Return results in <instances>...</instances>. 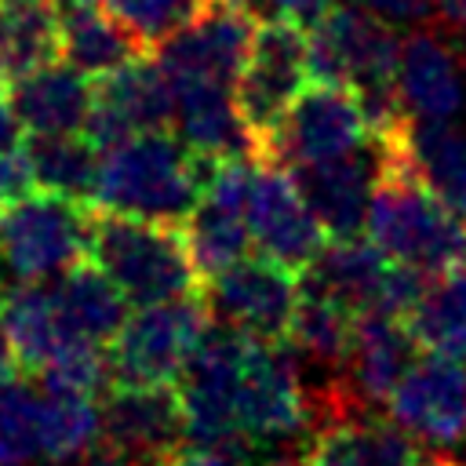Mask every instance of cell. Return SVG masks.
Listing matches in <instances>:
<instances>
[{
    "label": "cell",
    "instance_id": "4316f807",
    "mask_svg": "<svg viewBox=\"0 0 466 466\" xmlns=\"http://www.w3.org/2000/svg\"><path fill=\"white\" fill-rule=\"evenodd\" d=\"M404 149L426 182L466 218V131L448 120H411Z\"/></svg>",
    "mask_w": 466,
    "mask_h": 466
},
{
    "label": "cell",
    "instance_id": "3957f363",
    "mask_svg": "<svg viewBox=\"0 0 466 466\" xmlns=\"http://www.w3.org/2000/svg\"><path fill=\"white\" fill-rule=\"evenodd\" d=\"M215 164L218 160L200 157L186 138L146 131L102 153L95 204L116 215L178 226L204 197Z\"/></svg>",
    "mask_w": 466,
    "mask_h": 466
},
{
    "label": "cell",
    "instance_id": "6da1fadb",
    "mask_svg": "<svg viewBox=\"0 0 466 466\" xmlns=\"http://www.w3.org/2000/svg\"><path fill=\"white\" fill-rule=\"evenodd\" d=\"M411 124V120H408ZM379 178L364 233L393 262L426 277L466 262V218L426 182L404 149V127L375 142Z\"/></svg>",
    "mask_w": 466,
    "mask_h": 466
},
{
    "label": "cell",
    "instance_id": "cb8c5ba5",
    "mask_svg": "<svg viewBox=\"0 0 466 466\" xmlns=\"http://www.w3.org/2000/svg\"><path fill=\"white\" fill-rule=\"evenodd\" d=\"M66 25V58L87 76H102L120 69L124 62L146 55L124 25L102 7V0H62Z\"/></svg>",
    "mask_w": 466,
    "mask_h": 466
},
{
    "label": "cell",
    "instance_id": "e575fe53",
    "mask_svg": "<svg viewBox=\"0 0 466 466\" xmlns=\"http://www.w3.org/2000/svg\"><path fill=\"white\" fill-rule=\"evenodd\" d=\"M153 466H240L237 459H229L226 451L218 448H204V444H189V448H175L167 451L160 462Z\"/></svg>",
    "mask_w": 466,
    "mask_h": 466
},
{
    "label": "cell",
    "instance_id": "8fae6325",
    "mask_svg": "<svg viewBox=\"0 0 466 466\" xmlns=\"http://www.w3.org/2000/svg\"><path fill=\"white\" fill-rule=\"evenodd\" d=\"M251 175L255 171L244 164V157L218 160L211 178H208L204 197L197 200V208L189 211V218L182 226L200 280H211L215 273L229 269L233 262L248 258V248H251V218H248Z\"/></svg>",
    "mask_w": 466,
    "mask_h": 466
},
{
    "label": "cell",
    "instance_id": "7c38bea8",
    "mask_svg": "<svg viewBox=\"0 0 466 466\" xmlns=\"http://www.w3.org/2000/svg\"><path fill=\"white\" fill-rule=\"evenodd\" d=\"M175 120V95L157 58H131L113 73L95 76V106L84 135L106 153L135 135L167 131Z\"/></svg>",
    "mask_w": 466,
    "mask_h": 466
},
{
    "label": "cell",
    "instance_id": "7bdbcfd3",
    "mask_svg": "<svg viewBox=\"0 0 466 466\" xmlns=\"http://www.w3.org/2000/svg\"><path fill=\"white\" fill-rule=\"evenodd\" d=\"M7 80H11V76H7V69H4V62H0V95H4V87H7Z\"/></svg>",
    "mask_w": 466,
    "mask_h": 466
},
{
    "label": "cell",
    "instance_id": "30bf717a",
    "mask_svg": "<svg viewBox=\"0 0 466 466\" xmlns=\"http://www.w3.org/2000/svg\"><path fill=\"white\" fill-rule=\"evenodd\" d=\"M251 18L229 0H211L182 33L157 47V66L164 69L171 95L178 87L222 84L237 87V76L251 51Z\"/></svg>",
    "mask_w": 466,
    "mask_h": 466
},
{
    "label": "cell",
    "instance_id": "d4e9b609",
    "mask_svg": "<svg viewBox=\"0 0 466 466\" xmlns=\"http://www.w3.org/2000/svg\"><path fill=\"white\" fill-rule=\"evenodd\" d=\"M0 313H4L22 375L36 379L47 368V360L62 350V331H58L51 291L29 280H11L0 291Z\"/></svg>",
    "mask_w": 466,
    "mask_h": 466
},
{
    "label": "cell",
    "instance_id": "1f68e13d",
    "mask_svg": "<svg viewBox=\"0 0 466 466\" xmlns=\"http://www.w3.org/2000/svg\"><path fill=\"white\" fill-rule=\"evenodd\" d=\"M208 4L211 0H102L142 51H157L164 40L182 33Z\"/></svg>",
    "mask_w": 466,
    "mask_h": 466
},
{
    "label": "cell",
    "instance_id": "ffe728a7",
    "mask_svg": "<svg viewBox=\"0 0 466 466\" xmlns=\"http://www.w3.org/2000/svg\"><path fill=\"white\" fill-rule=\"evenodd\" d=\"M55 317L62 331V346H98L109 350V342L127 324V295L116 288V280L91 258L62 273V280L51 291Z\"/></svg>",
    "mask_w": 466,
    "mask_h": 466
},
{
    "label": "cell",
    "instance_id": "2e32d148",
    "mask_svg": "<svg viewBox=\"0 0 466 466\" xmlns=\"http://www.w3.org/2000/svg\"><path fill=\"white\" fill-rule=\"evenodd\" d=\"M186 411L178 386H124L116 382L102 404V444L131 462H160L182 448Z\"/></svg>",
    "mask_w": 466,
    "mask_h": 466
},
{
    "label": "cell",
    "instance_id": "f546056e",
    "mask_svg": "<svg viewBox=\"0 0 466 466\" xmlns=\"http://www.w3.org/2000/svg\"><path fill=\"white\" fill-rule=\"evenodd\" d=\"M44 390V386H40ZM102 441V408L91 397L44 390L40 404V459L69 462Z\"/></svg>",
    "mask_w": 466,
    "mask_h": 466
},
{
    "label": "cell",
    "instance_id": "ba28073f",
    "mask_svg": "<svg viewBox=\"0 0 466 466\" xmlns=\"http://www.w3.org/2000/svg\"><path fill=\"white\" fill-rule=\"evenodd\" d=\"M204 299L211 306V317H218L222 324L258 342H288L302 299V280L291 266L269 255L240 258L208 280Z\"/></svg>",
    "mask_w": 466,
    "mask_h": 466
},
{
    "label": "cell",
    "instance_id": "52a82bcc",
    "mask_svg": "<svg viewBox=\"0 0 466 466\" xmlns=\"http://www.w3.org/2000/svg\"><path fill=\"white\" fill-rule=\"evenodd\" d=\"M368 138H371V124L360 98L346 87L317 80L313 87L299 91V98L288 106L277 127L262 138L258 160L295 171L306 164H320V160L364 149Z\"/></svg>",
    "mask_w": 466,
    "mask_h": 466
},
{
    "label": "cell",
    "instance_id": "ac0fdd59",
    "mask_svg": "<svg viewBox=\"0 0 466 466\" xmlns=\"http://www.w3.org/2000/svg\"><path fill=\"white\" fill-rule=\"evenodd\" d=\"M317 430L302 466H415L419 448L390 419H371L357 404L317 411Z\"/></svg>",
    "mask_w": 466,
    "mask_h": 466
},
{
    "label": "cell",
    "instance_id": "60d3db41",
    "mask_svg": "<svg viewBox=\"0 0 466 466\" xmlns=\"http://www.w3.org/2000/svg\"><path fill=\"white\" fill-rule=\"evenodd\" d=\"M415 466H462V462L451 459V455H419Z\"/></svg>",
    "mask_w": 466,
    "mask_h": 466
},
{
    "label": "cell",
    "instance_id": "5b68a950",
    "mask_svg": "<svg viewBox=\"0 0 466 466\" xmlns=\"http://www.w3.org/2000/svg\"><path fill=\"white\" fill-rule=\"evenodd\" d=\"M91 226L87 200L40 189L0 211V269L29 284L62 277L87 258Z\"/></svg>",
    "mask_w": 466,
    "mask_h": 466
},
{
    "label": "cell",
    "instance_id": "f35d334b",
    "mask_svg": "<svg viewBox=\"0 0 466 466\" xmlns=\"http://www.w3.org/2000/svg\"><path fill=\"white\" fill-rule=\"evenodd\" d=\"M433 4L441 7V15H444L448 22H455V25L466 29V0H433Z\"/></svg>",
    "mask_w": 466,
    "mask_h": 466
},
{
    "label": "cell",
    "instance_id": "44dd1931",
    "mask_svg": "<svg viewBox=\"0 0 466 466\" xmlns=\"http://www.w3.org/2000/svg\"><path fill=\"white\" fill-rule=\"evenodd\" d=\"M397 95L411 120H451L462 106V80L448 47L426 33L400 40Z\"/></svg>",
    "mask_w": 466,
    "mask_h": 466
},
{
    "label": "cell",
    "instance_id": "277c9868",
    "mask_svg": "<svg viewBox=\"0 0 466 466\" xmlns=\"http://www.w3.org/2000/svg\"><path fill=\"white\" fill-rule=\"evenodd\" d=\"M87 258L98 262L135 306H157L197 295V262L189 255L186 233L171 222L116 211L95 215Z\"/></svg>",
    "mask_w": 466,
    "mask_h": 466
},
{
    "label": "cell",
    "instance_id": "74e56055",
    "mask_svg": "<svg viewBox=\"0 0 466 466\" xmlns=\"http://www.w3.org/2000/svg\"><path fill=\"white\" fill-rule=\"evenodd\" d=\"M84 466H135V462H131L127 455H120V451H113V448H106V444H102L95 455H87V462H84Z\"/></svg>",
    "mask_w": 466,
    "mask_h": 466
},
{
    "label": "cell",
    "instance_id": "603a6c76",
    "mask_svg": "<svg viewBox=\"0 0 466 466\" xmlns=\"http://www.w3.org/2000/svg\"><path fill=\"white\" fill-rule=\"evenodd\" d=\"M66 55L62 0H0V62L11 80Z\"/></svg>",
    "mask_w": 466,
    "mask_h": 466
},
{
    "label": "cell",
    "instance_id": "f1b7e54d",
    "mask_svg": "<svg viewBox=\"0 0 466 466\" xmlns=\"http://www.w3.org/2000/svg\"><path fill=\"white\" fill-rule=\"evenodd\" d=\"M357 317L360 313H353L346 302L302 284V299H299L288 342H295V350L313 357L317 364H346Z\"/></svg>",
    "mask_w": 466,
    "mask_h": 466
},
{
    "label": "cell",
    "instance_id": "9a60e30c",
    "mask_svg": "<svg viewBox=\"0 0 466 466\" xmlns=\"http://www.w3.org/2000/svg\"><path fill=\"white\" fill-rule=\"evenodd\" d=\"M390 419L430 444H451L466 433V364L426 353L408 368L386 400Z\"/></svg>",
    "mask_w": 466,
    "mask_h": 466
},
{
    "label": "cell",
    "instance_id": "8d00e7d4",
    "mask_svg": "<svg viewBox=\"0 0 466 466\" xmlns=\"http://www.w3.org/2000/svg\"><path fill=\"white\" fill-rule=\"evenodd\" d=\"M18 375H22V368H18V357H15V346H11V335H7L4 313H0V382L18 379Z\"/></svg>",
    "mask_w": 466,
    "mask_h": 466
},
{
    "label": "cell",
    "instance_id": "9c48e42d",
    "mask_svg": "<svg viewBox=\"0 0 466 466\" xmlns=\"http://www.w3.org/2000/svg\"><path fill=\"white\" fill-rule=\"evenodd\" d=\"M306 80H313L306 29L295 22H258L248 62L237 76V106L258 146L299 98Z\"/></svg>",
    "mask_w": 466,
    "mask_h": 466
},
{
    "label": "cell",
    "instance_id": "5bb4252c",
    "mask_svg": "<svg viewBox=\"0 0 466 466\" xmlns=\"http://www.w3.org/2000/svg\"><path fill=\"white\" fill-rule=\"evenodd\" d=\"M309 415V397L299 386L295 364L280 350V342L251 339L240 382H237V426L240 433L258 444L273 437H288L302 430Z\"/></svg>",
    "mask_w": 466,
    "mask_h": 466
},
{
    "label": "cell",
    "instance_id": "d6986e66",
    "mask_svg": "<svg viewBox=\"0 0 466 466\" xmlns=\"http://www.w3.org/2000/svg\"><path fill=\"white\" fill-rule=\"evenodd\" d=\"M95 76L73 62H51L15 80L11 109L25 135H84L95 106Z\"/></svg>",
    "mask_w": 466,
    "mask_h": 466
},
{
    "label": "cell",
    "instance_id": "7402d4cb",
    "mask_svg": "<svg viewBox=\"0 0 466 466\" xmlns=\"http://www.w3.org/2000/svg\"><path fill=\"white\" fill-rule=\"evenodd\" d=\"M415 350H419V342H415V335L408 331V324L400 317L360 313L357 331H353V346H350V357H346L360 397L386 404L390 393L397 390V382L415 364Z\"/></svg>",
    "mask_w": 466,
    "mask_h": 466
},
{
    "label": "cell",
    "instance_id": "484cf974",
    "mask_svg": "<svg viewBox=\"0 0 466 466\" xmlns=\"http://www.w3.org/2000/svg\"><path fill=\"white\" fill-rule=\"evenodd\" d=\"M419 350L437 357H466V262L426 280L419 302L404 317Z\"/></svg>",
    "mask_w": 466,
    "mask_h": 466
},
{
    "label": "cell",
    "instance_id": "4fadbf2b",
    "mask_svg": "<svg viewBox=\"0 0 466 466\" xmlns=\"http://www.w3.org/2000/svg\"><path fill=\"white\" fill-rule=\"evenodd\" d=\"M248 218H251V240L258 244V251L291 269H306L328 244V233L309 211L299 182L284 175L280 164H269V160H262L258 171L251 175Z\"/></svg>",
    "mask_w": 466,
    "mask_h": 466
},
{
    "label": "cell",
    "instance_id": "7a4b0ae2",
    "mask_svg": "<svg viewBox=\"0 0 466 466\" xmlns=\"http://www.w3.org/2000/svg\"><path fill=\"white\" fill-rule=\"evenodd\" d=\"M309 40V76L320 84L346 87L360 98L371 142L397 135L408 127V113L397 95V58L400 40L379 15L364 7H331L317 25L306 33Z\"/></svg>",
    "mask_w": 466,
    "mask_h": 466
},
{
    "label": "cell",
    "instance_id": "e0dca14e",
    "mask_svg": "<svg viewBox=\"0 0 466 466\" xmlns=\"http://www.w3.org/2000/svg\"><path fill=\"white\" fill-rule=\"evenodd\" d=\"M291 178L299 182L328 240L360 237L368 222L375 178H379V149L375 153L353 149V153H342L320 164H306V167H295Z\"/></svg>",
    "mask_w": 466,
    "mask_h": 466
},
{
    "label": "cell",
    "instance_id": "83f0119b",
    "mask_svg": "<svg viewBox=\"0 0 466 466\" xmlns=\"http://www.w3.org/2000/svg\"><path fill=\"white\" fill-rule=\"evenodd\" d=\"M36 182L47 193H66L76 200H95L102 149L87 135H25Z\"/></svg>",
    "mask_w": 466,
    "mask_h": 466
},
{
    "label": "cell",
    "instance_id": "d6a6232c",
    "mask_svg": "<svg viewBox=\"0 0 466 466\" xmlns=\"http://www.w3.org/2000/svg\"><path fill=\"white\" fill-rule=\"evenodd\" d=\"M40 189L29 138H7L0 142V211L15 208L18 200L33 197Z\"/></svg>",
    "mask_w": 466,
    "mask_h": 466
},
{
    "label": "cell",
    "instance_id": "d590c367",
    "mask_svg": "<svg viewBox=\"0 0 466 466\" xmlns=\"http://www.w3.org/2000/svg\"><path fill=\"white\" fill-rule=\"evenodd\" d=\"M353 4L379 18H393V22H415L430 11V0H353Z\"/></svg>",
    "mask_w": 466,
    "mask_h": 466
},
{
    "label": "cell",
    "instance_id": "4dcf8cb0",
    "mask_svg": "<svg viewBox=\"0 0 466 466\" xmlns=\"http://www.w3.org/2000/svg\"><path fill=\"white\" fill-rule=\"evenodd\" d=\"M40 404L44 390H33L22 379L0 382V466L40 459Z\"/></svg>",
    "mask_w": 466,
    "mask_h": 466
},
{
    "label": "cell",
    "instance_id": "ab89813d",
    "mask_svg": "<svg viewBox=\"0 0 466 466\" xmlns=\"http://www.w3.org/2000/svg\"><path fill=\"white\" fill-rule=\"evenodd\" d=\"M15 127H18V120H15V109H11V102L0 95V142L15 138Z\"/></svg>",
    "mask_w": 466,
    "mask_h": 466
},
{
    "label": "cell",
    "instance_id": "8992f818",
    "mask_svg": "<svg viewBox=\"0 0 466 466\" xmlns=\"http://www.w3.org/2000/svg\"><path fill=\"white\" fill-rule=\"evenodd\" d=\"M208 328L211 306L204 295L142 306L109 342V371L124 386H178Z\"/></svg>",
    "mask_w": 466,
    "mask_h": 466
},
{
    "label": "cell",
    "instance_id": "b9f144b4",
    "mask_svg": "<svg viewBox=\"0 0 466 466\" xmlns=\"http://www.w3.org/2000/svg\"><path fill=\"white\" fill-rule=\"evenodd\" d=\"M258 466H299V462H288V459H273V462H258Z\"/></svg>",
    "mask_w": 466,
    "mask_h": 466
},
{
    "label": "cell",
    "instance_id": "836d02e7",
    "mask_svg": "<svg viewBox=\"0 0 466 466\" xmlns=\"http://www.w3.org/2000/svg\"><path fill=\"white\" fill-rule=\"evenodd\" d=\"M251 22H295L302 29L317 25L335 4L331 0H229Z\"/></svg>",
    "mask_w": 466,
    "mask_h": 466
}]
</instances>
